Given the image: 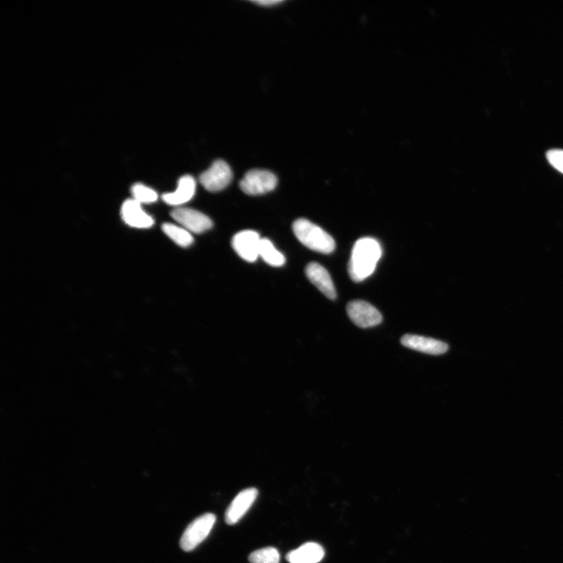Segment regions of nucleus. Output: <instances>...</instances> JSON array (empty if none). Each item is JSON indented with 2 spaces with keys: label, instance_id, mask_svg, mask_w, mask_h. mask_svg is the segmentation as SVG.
I'll use <instances>...</instances> for the list:
<instances>
[{
  "label": "nucleus",
  "instance_id": "obj_1",
  "mask_svg": "<svg viewBox=\"0 0 563 563\" xmlns=\"http://www.w3.org/2000/svg\"><path fill=\"white\" fill-rule=\"evenodd\" d=\"M382 255V249L377 240L365 238L359 239L352 249L349 273L354 282L363 281L370 276L377 267Z\"/></svg>",
  "mask_w": 563,
  "mask_h": 563
},
{
  "label": "nucleus",
  "instance_id": "obj_2",
  "mask_svg": "<svg viewBox=\"0 0 563 563\" xmlns=\"http://www.w3.org/2000/svg\"><path fill=\"white\" fill-rule=\"evenodd\" d=\"M293 231L297 240L310 250L325 254L335 252V240L321 227L308 219H297L294 224Z\"/></svg>",
  "mask_w": 563,
  "mask_h": 563
},
{
  "label": "nucleus",
  "instance_id": "obj_3",
  "mask_svg": "<svg viewBox=\"0 0 563 563\" xmlns=\"http://www.w3.org/2000/svg\"><path fill=\"white\" fill-rule=\"evenodd\" d=\"M216 521V517L212 513H206L194 519L187 526L182 538L180 547L185 552L193 551L208 537Z\"/></svg>",
  "mask_w": 563,
  "mask_h": 563
},
{
  "label": "nucleus",
  "instance_id": "obj_4",
  "mask_svg": "<svg viewBox=\"0 0 563 563\" xmlns=\"http://www.w3.org/2000/svg\"><path fill=\"white\" fill-rule=\"evenodd\" d=\"M278 179L273 172L266 170H250L240 181V186L247 195H262L276 189Z\"/></svg>",
  "mask_w": 563,
  "mask_h": 563
},
{
  "label": "nucleus",
  "instance_id": "obj_5",
  "mask_svg": "<svg viewBox=\"0 0 563 563\" xmlns=\"http://www.w3.org/2000/svg\"><path fill=\"white\" fill-rule=\"evenodd\" d=\"M347 312L351 321L360 328H374L383 321L381 313L365 301H353L347 304Z\"/></svg>",
  "mask_w": 563,
  "mask_h": 563
},
{
  "label": "nucleus",
  "instance_id": "obj_6",
  "mask_svg": "<svg viewBox=\"0 0 563 563\" xmlns=\"http://www.w3.org/2000/svg\"><path fill=\"white\" fill-rule=\"evenodd\" d=\"M233 179L231 167L224 161L218 160L207 171L201 174L200 182L209 192L224 190Z\"/></svg>",
  "mask_w": 563,
  "mask_h": 563
},
{
  "label": "nucleus",
  "instance_id": "obj_7",
  "mask_svg": "<svg viewBox=\"0 0 563 563\" xmlns=\"http://www.w3.org/2000/svg\"><path fill=\"white\" fill-rule=\"evenodd\" d=\"M172 217L190 233H202L213 226L212 220L207 215L187 207H176L171 212Z\"/></svg>",
  "mask_w": 563,
  "mask_h": 563
},
{
  "label": "nucleus",
  "instance_id": "obj_8",
  "mask_svg": "<svg viewBox=\"0 0 563 563\" xmlns=\"http://www.w3.org/2000/svg\"><path fill=\"white\" fill-rule=\"evenodd\" d=\"M261 238L258 233L245 231L233 236L232 245L241 259L254 262L259 259Z\"/></svg>",
  "mask_w": 563,
  "mask_h": 563
},
{
  "label": "nucleus",
  "instance_id": "obj_9",
  "mask_svg": "<svg viewBox=\"0 0 563 563\" xmlns=\"http://www.w3.org/2000/svg\"><path fill=\"white\" fill-rule=\"evenodd\" d=\"M121 216L124 224L131 228L147 229L155 224V220L143 209L142 205L134 199L124 201L121 208Z\"/></svg>",
  "mask_w": 563,
  "mask_h": 563
},
{
  "label": "nucleus",
  "instance_id": "obj_10",
  "mask_svg": "<svg viewBox=\"0 0 563 563\" xmlns=\"http://www.w3.org/2000/svg\"><path fill=\"white\" fill-rule=\"evenodd\" d=\"M259 491L256 488H247L242 491L233 499L226 512L225 519L228 525H234L245 515L253 505Z\"/></svg>",
  "mask_w": 563,
  "mask_h": 563
},
{
  "label": "nucleus",
  "instance_id": "obj_11",
  "mask_svg": "<svg viewBox=\"0 0 563 563\" xmlns=\"http://www.w3.org/2000/svg\"><path fill=\"white\" fill-rule=\"evenodd\" d=\"M401 343L407 349L432 354V356H441L449 349L448 345L441 340L418 335H406L403 336Z\"/></svg>",
  "mask_w": 563,
  "mask_h": 563
},
{
  "label": "nucleus",
  "instance_id": "obj_12",
  "mask_svg": "<svg viewBox=\"0 0 563 563\" xmlns=\"http://www.w3.org/2000/svg\"><path fill=\"white\" fill-rule=\"evenodd\" d=\"M305 273L311 283L314 284L326 297L330 300H335L337 296V290L328 270L318 263L311 262L306 267Z\"/></svg>",
  "mask_w": 563,
  "mask_h": 563
},
{
  "label": "nucleus",
  "instance_id": "obj_13",
  "mask_svg": "<svg viewBox=\"0 0 563 563\" xmlns=\"http://www.w3.org/2000/svg\"><path fill=\"white\" fill-rule=\"evenodd\" d=\"M196 181L191 176H184L179 180L176 191L164 194L162 198L167 205L180 207L195 195Z\"/></svg>",
  "mask_w": 563,
  "mask_h": 563
},
{
  "label": "nucleus",
  "instance_id": "obj_14",
  "mask_svg": "<svg viewBox=\"0 0 563 563\" xmlns=\"http://www.w3.org/2000/svg\"><path fill=\"white\" fill-rule=\"evenodd\" d=\"M325 555L323 548L317 543L309 542L287 555L290 563H318Z\"/></svg>",
  "mask_w": 563,
  "mask_h": 563
},
{
  "label": "nucleus",
  "instance_id": "obj_15",
  "mask_svg": "<svg viewBox=\"0 0 563 563\" xmlns=\"http://www.w3.org/2000/svg\"><path fill=\"white\" fill-rule=\"evenodd\" d=\"M259 256L269 266L281 267L286 263V258L268 239H261Z\"/></svg>",
  "mask_w": 563,
  "mask_h": 563
},
{
  "label": "nucleus",
  "instance_id": "obj_16",
  "mask_svg": "<svg viewBox=\"0 0 563 563\" xmlns=\"http://www.w3.org/2000/svg\"><path fill=\"white\" fill-rule=\"evenodd\" d=\"M163 232L180 247H188L192 245L193 238L191 233L182 226L172 224L162 225Z\"/></svg>",
  "mask_w": 563,
  "mask_h": 563
},
{
  "label": "nucleus",
  "instance_id": "obj_17",
  "mask_svg": "<svg viewBox=\"0 0 563 563\" xmlns=\"http://www.w3.org/2000/svg\"><path fill=\"white\" fill-rule=\"evenodd\" d=\"M131 193L133 199L141 205L155 203L158 199V194L155 190L142 183L134 184L131 187Z\"/></svg>",
  "mask_w": 563,
  "mask_h": 563
},
{
  "label": "nucleus",
  "instance_id": "obj_18",
  "mask_svg": "<svg viewBox=\"0 0 563 563\" xmlns=\"http://www.w3.org/2000/svg\"><path fill=\"white\" fill-rule=\"evenodd\" d=\"M249 561L250 563H280V555L276 548L267 547L250 554Z\"/></svg>",
  "mask_w": 563,
  "mask_h": 563
},
{
  "label": "nucleus",
  "instance_id": "obj_19",
  "mask_svg": "<svg viewBox=\"0 0 563 563\" xmlns=\"http://www.w3.org/2000/svg\"><path fill=\"white\" fill-rule=\"evenodd\" d=\"M548 161L556 170L563 174V150H551L546 155Z\"/></svg>",
  "mask_w": 563,
  "mask_h": 563
},
{
  "label": "nucleus",
  "instance_id": "obj_20",
  "mask_svg": "<svg viewBox=\"0 0 563 563\" xmlns=\"http://www.w3.org/2000/svg\"><path fill=\"white\" fill-rule=\"evenodd\" d=\"M254 3L264 6H268L280 4L282 1H279V0H261V1H254Z\"/></svg>",
  "mask_w": 563,
  "mask_h": 563
}]
</instances>
